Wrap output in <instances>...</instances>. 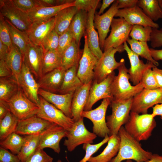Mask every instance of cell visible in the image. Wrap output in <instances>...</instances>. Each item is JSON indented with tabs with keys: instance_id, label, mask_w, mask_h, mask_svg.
Returning <instances> with one entry per match:
<instances>
[{
	"instance_id": "obj_5",
	"label": "cell",
	"mask_w": 162,
	"mask_h": 162,
	"mask_svg": "<svg viewBox=\"0 0 162 162\" xmlns=\"http://www.w3.org/2000/svg\"><path fill=\"white\" fill-rule=\"evenodd\" d=\"M125 51L123 44L116 48H110L104 51L101 57L98 59L94 69V77L93 80L100 83L109 75L118 69L121 65L125 64L122 58L119 62L116 61L115 55L116 52H122Z\"/></svg>"
},
{
	"instance_id": "obj_62",
	"label": "cell",
	"mask_w": 162,
	"mask_h": 162,
	"mask_svg": "<svg viewBox=\"0 0 162 162\" xmlns=\"http://www.w3.org/2000/svg\"><path fill=\"white\" fill-rule=\"evenodd\" d=\"M159 3L160 6V7H161V8L162 10V0H159Z\"/></svg>"
},
{
	"instance_id": "obj_30",
	"label": "cell",
	"mask_w": 162,
	"mask_h": 162,
	"mask_svg": "<svg viewBox=\"0 0 162 162\" xmlns=\"http://www.w3.org/2000/svg\"><path fill=\"white\" fill-rule=\"evenodd\" d=\"M5 61L12 72L13 77L18 83L23 56L19 48L13 43Z\"/></svg>"
},
{
	"instance_id": "obj_23",
	"label": "cell",
	"mask_w": 162,
	"mask_h": 162,
	"mask_svg": "<svg viewBox=\"0 0 162 162\" xmlns=\"http://www.w3.org/2000/svg\"><path fill=\"white\" fill-rule=\"evenodd\" d=\"M74 93L58 94L41 88H39L38 92L39 95L61 110L67 116L70 118L71 107Z\"/></svg>"
},
{
	"instance_id": "obj_13",
	"label": "cell",
	"mask_w": 162,
	"mask_h": 162,
	"mask_svg": "<svg viewBox=\"0 0 162 162\" xmlns=\"http://www.w3.org/2000/svg\"><path fill=\"white\" fill-rule=\"evenodd\" d=\"M0 14L19 30L26 32L32 24L26 12L16 7L10 0H0Z\"/></svg>"
},
{
	"instance_id": "obj_19",
	"label": "cell",
	"mask_w": 162,
	"mask_h": 162,
	"mask_svg": "<svg viewBox=\"0 0 162 162\" xmlns=\"http://www.w3.org/2000/svg\"><path fill=\"white\" fill-rule=\"evenodd\" d=\"M115 17L124 18L129 24L149 26L158 28L159 25L150 19L137 5L133 8L119 9Z\"/></svg>"
},
{
	"instance_id": "obj_49",
	"label": "cell",
	"mask_w": 162,
	"mask_h": 162,
	"mask_svg": "<svg viewBox=\"0 0 162 162\" xmlns=\"http://www.w3.org/2000/svg\"><path fill=\"white\" fill-rule=\"evenodd\" d=\"M53 158L48 155L43 149H37L26 162H52Z\"/></svg>"
},
{
	"instance_id": "obj_46",
	"label": "cell",
	"mask_w": 162,
	"mask_h": 162,
	"mask_svg": "<svg viewBox=\"0 0 162 162\" xmlns=\"http://www.w3.org/2000/svg\"><path fill=\"white\" fill-rule=\"evenodd\" d=\"M110 139L109 136H107L100 142L95 144L87 143L83 144L82 148L85 151V156L80 162H87L91 157L104 144L108 142Z\"/></svg>"
},
{
	"instance_id": "obj_6",
	"label": "cell",
	"mask_w": 162,
	"mask_h": 162,
	"mask_svg": "<svg viewBox=\"0 0 162 162\" xmlns=\"http://www.w3.org/2000/svg\"><path fill=\"white\" fill-rule=\"evenodd\" d=\"M10 111L19 120L36 115L38 106L29 99L20 87L17 93L6 102Z\"/></svg>"
},
{
	"instance_id": "obj_47",
	"label": "cell",
	"mask_w": 162,
	"mask_h": 162,
	"mask_svg": "<svg viewBox=\"0 0 162 162\" xmlns=\"http://www.w3.org/2000/svg\"><path fill=\"white\" fill-rule=\"evenodd\" d=\"M0 40L8 46L9 49L12 45L9 30L5 18L0 14Z\"/></svg>"
},
{
	"instance_id": "obj_14",
	"label": "cell",
	"mask_w": 162,
	"mask_h": 162,
	"mask_svg": "<svg viewBox=\"0 0 162 162\" xmlns=\"http://www.w3.org/2000/svg\"><path fill=\"white\" fill-rule=\"evenodd\" d=\"M67 131L57 124L53 123L39 135L37 149H44L48 148L57 154L60 152V142L66 137Z\"/></svg>"
},
{
	"instance_id": "obj_8",
	"label": "cell",
	"mask_w": 162,
	"mask_h": 162,
	"mask_svg": "<svg viewBox=\"0 0 162 162\" xmlns=\"http://www.w3.org/2000/svg\"><path fill=\"white\" fill-rule=\"evenodd\" d=\"M97 136L89 131L85 127L83 118L82 117L75 122L72 128L67 131V139L63 145L70 152H72L78 146L85 143H92Z\"/></svg>"
},
{
	"instance_id": "obj_50",
	"label": "cell",
	"mask_w": 162,
	"mask_h": 162,
	"mask_svg": "<svg viewBox=\"0 0 162 162\" xmlns=\"http://www.w3.org/2000/svg\"><path fill=\"white\" fill-rule=\"evenodd\" d=\"M99 0H75V6L78 10H82L88 12L96 8L100 2Z\"/></svg>"
},
{
	"instance_id": "obj_37",
	"label": "cell",
	"mask_w": 162,
	"mask_h": 162,
	"mask_svg": "<svg viewBox=\"0 0 162 162\" xmlns=\"http://www.w3.org/2000/svg\"><path fill=\"white\" fill-rule=\"evenodd\" d=\"M20 88L13 77H0V100L7 102L17 93Z\"/></svg>"
},
{
	"instance_id": "obj_22",
	"label": "cell",
	"mask_w": 162,
	"mask_h": 162,
	"mask_svg": "<svg viewBox=\"0 0 162 162\" xmlns=\"http://www.w3.org/2000/svg\"><path fill=\"white\" fill-rule=\"evenodd\" d=\"M54 17L48 20L32 23L26 32L31 43L36 46H40L45 37L54 29Z\"/></svg>"
},
{
	"instance_id": "obj_9",
	"label": "cell",
	"mask_w": 162,
	"mask_h": 162,
	"mask_svg": "<svg viewBox=\"0 0 162 162\" xmlns=\"http://www.w3.org/2000/svg\"><path fill=\"white\" fill-rule=\"evenodd\" d=\"M110 100L109 98L103 99L100 105L94 110H83L81 116L87 118L92 122L93 132L97 136L104 138L109 136L110 131L106 119V111L110 105Z\"/></svg>"
},
{
	"instance_id": "obj_58",
	"label": "cell",
	"mask_w": 162,
	"mask_h": 162,
	"mask_svg": "<svg viewBox=\"0 0 162 162\" xmlns=\"http://www.w3.org/2000/svg\"><path fill=\"white\" fill-rule=\"evenodd\" d=\"M151 55L153 59L157 61L162 60V49L156 50L153 48H150Z\"/></svg>"
},
{
	"instance_id": "obj_4",
	"label": "cell",
	"mask_w": 162,
	"mask_h": 162,
	"mask_svg": "<svg viewBox=\"0 0 162 162\" xmlns=\"http://www.w3.org/2000/svg\"><path fill=\"white\" fill-rule=\"evenodd\" d=\"M133 98L110 101V105L112 109V113L106 118V124L110 131L109 136L118 135L120 128L128 121Z\"/></svg>"
},
{
	"instance_id": "obj_48",
	"label": "cell",
	"mask_w": 162,
	"mask_h": 162,
	"mask_svg": "<svg viewBox=\"0 0 162 162\" xmlns=\"http://www.w3.org/2000/svg\"><path fill=\"white\" fill-rule=\"evenodd\" d=\"M152 68L147 69L143 74L141 81L144 88L154 89L159 88L153 74Z\"/></svg>"
},
{
	"instance_id": "obj_33",
	"label": "cell",
	"mask_w": 162,
	"mask_h": 162,
	"mask_svg": "<svg viewBox=\"0 0 162 162\" xmlns=\"http://www.w3.org/2000/svg\"><path fill=\"white\" fill-rule=\"evenodd\" d=\"M78 65L66 70L59 93L61 94L74 93L83 84L77 76Z\"/></svg>"
},
{
	"instance_id": "obj_27",
	"label": "cell",
	"mask_w": 162,
	"mask_h": 162,
	"mask_svg": "<svg viewBox=\"0 0 162 162\" xmlns=\"http://www.w3.org/2000/svg\"><path fill=\"white\" fill-rule=\"evenodd\" d=\"M75 6L74 1L70 3L51 7H38L26 13L32 23L48 20L54 17L61 10Z\"/></svg>"
},
{
	"instance_id": "obj_57",
	"label": "cell",
	"mask_w": 162,
	"mask_h": 162,
	"mask_svg": "<svg viewBox=\"0 0 162 162\" xmlns=\"http://www.w3.org/2000/svg\"><path fill=\"white\" fill-rule=\"evenodd\" d=\"M9 111H10L6 102L0 100V120L3 118Z\"/></svg>"
},
{
	"instance_id": "obj_45",
	"label": "cell",
	"mask_w": 162,
	"mask_h": 162,
	"mask_svg": "<svg viewBox=\"0 0 162 162\" xmlns=\"http://www.w3.org/2000/svg\"><path fill=\"white\" fill-rule=\"evenodd\" d=\"M74 40L73 34L69 27L67 31L59 35L58 46L56 51L61 57L71 45Z\"/></svg>"
},
{
	"instance_id": "obj_26",
	"label": "cell",
	"mask_w": 162,
	"mask_h": 162,
	"mask_svg": "<svg viewBox=\"0 0 162 162\" xmlns=\"http://www.w3.org/2000/svg\"><path fill=\"white\" fill-rule=\"evenodd\" d=\"M96 8L93 9L88 12L86 34L89 48L99 59L101 57L103 52L100 47L98 33L94 25V19Z\"/></svg>"
},
{
	"instance_id": "obj_63",
	"label": "cell",
	"mask_w": 162,
	"mask_h": 162,
	"mask_svg": "<svg viewBox=\"0 0 162 162\" xmlns=\"http://www.w3.org/2000/svg\"><path fill=\"white\" fill-rule=\"evenodd\" d=\"M57 162H62V160H58Z\"/></svg>"
},
{
	"instance_id": "obj_18",
	"label": "cell",
	"mask_w": 162,
	"mask_h": 162,
	"mask_svg": "<svg viewBox=\"0 0 162 162\" xmlns=\"http://www.w3.org/2000/svg\"><path fill=\"white\" fill-rule=\"evenodd\" d=\"M18 83L26 97L38 106L40 102L38 93L40 88L39 86L32 73L24 62Z\"/></svg>"
},
{
	"instance_id": "obj_40",
	"label": "cell",
	"mask_w": 162,
	"mask_h": 162,
	"mask_svg": "<svg viewBox=\"0 0 162 162\" xmlns=\"http://www.w3.org/2000/svg\"><path fill=\"white\" fill-rule=\"evenodd\" d=\"M61 67V57L56 50H49L44 53L42 65L43 75Z\"/></svg>"
},
{
	"instance_id": "obj_16",
	"label": "cell",
	"mask_w": 162,
	"mask_h": 162,
	"mask_svg": "<svg viewBox=\"0 0 162 162\" xmlns=\"http://www.w3.org/2000/svg\"><path fill=\"white\" fill-rule=\"evenodd\" d=\"M118 10V4L115 0L104 13L100 15L95 13L94 25L98 30L100 46L101 50H103L104 42L110 31L112 21Z\"/></svg>"
},
{
	"instance_id": "obj_20",
	"label": "cell",
	"mask_w": 162,
	"mask_h": 162,
	"mask_svg": "<svg viewBox=\"0 0 162 162\" xmlns=\"http://www.w3.org/2000/svg\"><path fill=\"white\" fill-rule=\"evenodd\" d=\"M53 123L35 115L25 119L19 120L15 132L25 135H40Z\"/></svg>"
},
{
	"instance_id": "obj_10",
	"label": "cell",
	"mask_w": 162,
	"mask_h": 162,
	"mask_svg": "<svg viewBox=\"0 0 162 162\" xmlns=\"http://www.w3.org/2000/svg\"><path fill=\"white\" fill-rule=\"evenodd\" d=\"M133 25L128 23L123 18H114L111 26L110 35L105 41L103 50L117 48L126 42Z\"/></svg>"
},
{
	"instance_id": "obj_52",
	"label": "cell",
	"mask_w": 162,
	"mask_h": 162,
	"mask_svg": "<svg viewBox=\"0 0 162 162\" xmlns=\"http://www.w3.org/2000/svg\"><path fill=\"white\" fill-rule=\"evenodd\" d=\"M0 162H21L17 155L10 152L7 149L0 148Z\"/></svg>"
},
{
	"instance_id": "obj_12",
	"label": "cell",
	"mask_w": 162,
	"mask_h": 162,
	"mask_svg": "<svg viewBox=\"0 0 162 162\" xmlns=\"http://www.w3.org/2000/svg\"><path fill=\"white\" fill-rule=\"evenodd\" d=\"M84 45L83 52L80 61L77 76L83 84L92 81L94 77V69L98 61L89 48L86 34L84 36Z\"/></svg>"
},
{
	"instance_id": "obj_35",
	"label": "cell",
	"mask_w": 162,
	"mask_h": 162,
	"mask_svg": "<svg viewBox=\"0 0 162 162\" xmlns=\"http://www.w3.org/2000/svg\"><path fill=\"white\" fill-rule=\"evenodd\" d=\"M40 135H25L20 151L17 155L21 162H26L35 152L38 146Z\"/></svg>"
},
{
	"instance_id": "obj_38",
	"label": "cell",
	"mask_w": 162,
	"mask_h": 162,
	"mask_svg": "<svg viewBox=\"0 0 162 162\" xmlns=\"http://www.w3.org/2000/svg\"><path fill=\"white\" fill-rule=\"evenodd\" d=\"M126 42L130 45L131 50L139 56L152 62L156 66L159 65L158 62L152 57L147 42L138 41L129 38Z\"/></svg>"
},
{
	"instance_id": "obj_31",
	"label": "cell",
	"mask_w": 162,
	"mask_h": 162,
	"mask_svg": "<svg viewBox=\"0 0 162 162\" xmlns=\"http://www.w3.org/2000/svg\"><path fill=\"white\" fill-rule=\"evenodd\" d=\"M78 10L75 6L67 7L60 10L54 16V29L59 35L68 29Z\"/></svg>"
},
{
	"instance_id": "obj_39",
	"label": "cell",
	"mask_w": 162,
	"mask_h": 162,
	"mask_svg": "<svg viewBox=\"0 0 162 162\" xmlns=\"http://www.w3.org/2000/svg\"><path fill=\"white\" fill-rule=\"evenodd\" d=\"M19 120L10 111L0 120V141L15 132Z\"/></svg>"
},
{
	"instance_id": "obj_54",
	"label": "cell",
	"mask_w": 162,
	"mask_h": 162,
	"mask_svg": "<svg viewBox=\"0 0 162 162\" xmlns=\"http://www.w3.org/2000/svg\"><path fill=\"white\" fill-rule=\"evenodd\" d=\"M119 9L133 8L137 5L138 0H116Z\"/></svg>"
},
{
	"instance_id": "obj_25",
	"label": "cell",
	"mask_w": 162,
	"mask_h": 162,
	"mask_svg": "<svg viewBox=\"0 0 162 162\" xmlns=\"http://www.w3.org/2000/svg\"><path fill=\"white\" fill-rule=\"evenodd\" d=\"M66 71L60 67L44 75L38 82L40 88L52 93L59 92Z\"/></svg>"
},
{
	"instance_id": "obj_43",
	"label": "cell",
	"mask_w": 162,
	"mask_h": 162,
	"mask_svg": "<svg viewBox=\"0 0 162 162\" xmlns=\"http://www.w3.org/2000/svg\"><path fill=\"white\" fill-rule=\"evenodd\" d=\"M17 8L27 13L38 7H46L42 0H10Z\"/></svg>"
},
{
	"instance_id": "obj_11",
	"label": "cell",
	"mask_w": 162,
	"mask_h": 162,
	"mask_svg": "<svg viewBox=\"0 0 162 162\" xmlns=\"http://www.w3.org/2000/svg\"><path fill=\"white\" fill-rule=\"evenodd\" d=\"M162 104V88H143L133 98L131 111L139 114L147 113L148 110Z\"/></svg>"
},
{
	"instance_id": "obj_56",
	"label": "cell",
	"mask_w": 162,
	"mask_h": 162,
	"mask_svg": "<svg viewBox=\"0 0 162 162\" xmlns=\"http://www.w3.org/2000/svg\"><path fill=\"white\" fill-rule=\"evenodd\" d=\"M9 50L8 46L0 40V60H5Z\"/></svg>"
},
{
	"instance_id": "obj_21",
	"label": "cell",
	"mask_w": 162,
	"mask_h": 162,
	"mask_svg": "<svg viewBox=\"0 0 162 162\" xmlns=\"http://www.w3.org/2000/svg\"><path fill=\"white\" fill-rule=\"evenodd\" d=\"M44 52L41 46L31 43L28 46L23 56V62L36 79L43 76L42 65Z\"/></svg>"
},
{
	"instance_id": "obj_36",
	"label": "cell",
	"mask_w": 162,
	"mask_h": 162,
	"mask_svg": "<svg viewBox=\"0 0 162 162\" xmlns=\"http://www.w3.org/2000/svg\"><path fill=\"white\" fill-rule=\"evenodd\" d=\"M137 5L153 21L162 19V10L158 0H138Z\"/></svg>"
},
{
	"instance_id": "obj_7",
	"label": "cell",
	"mask_w": 162,
	"mask_h": 162,
	"mask_svg": "<svg viewBox=\"0 0 162 162\" xmlns=\"http://www.w3.org/2000/svg\"><path fill=\"white\" fill-rule=\"evenodd\" d=\"M39 98V109L36 114L38 116L56 123L68 131L72 128L75 122L73 119L40 96Z\"/></svg>"
},
{
	"instance_id": "obj_15",
	"label": "cell",
	"mask_w": 162,
	"mask_h": 162,
	"mask_svg": "<svg viewBox=\"0 0 162 162\" xmlns=\"http://www.w3.org/2000/svg\"><path fill=\"white\" fill-rule=\"evenodd\" d=\"M115 75V72L113 71L100 83L95 80H92L88 99L84 111L92 110L94 104L100 99L109 98L110 101L112 100L111 85Z\"/></svg>"
},
{
	"instance_id": "obj_34",
	"label": "cell",
	"mask_w": 162,
	"mask_h": 162,
	"mask_svg": "<svg viewBox=\"0 0 162 162\" xmlns=\"http://www.w3.org/2000/svg\"><path fill=\"white\" fill-rule=\"evenodd\" d=\"M5 18L12 43L19 48L24 56L28 46L31 43L27 33L26 32L19 30L9 20Z\"/></svg>"
},
{
	"instance_id": "obj_61",
	"label": "cell",
	"mask_w": 162,
	"mask_h": 162,
	"mask_svg": "<svg viewBox=\"0 0 162 162\" xmlns=\"http://www.w3.org/2000/svg\"><path fill=\"white\" fill-rule=\"evenodd\" d=\"M125 162H133L132 160H126ZM145 162H162V156L157 154H153L152 158L149 160Z\"/></svg>"
},
{
	"instance_id": "obj_32",
	"label": "cell",
	"mask_w": 162,
	"mask_h": 162,
	"mask_svg": "<svg viewBox=\"0 0 162 162\" xmlns=\"http://www.w3.org/2000/svg\"><path fill=\"white\" fill-rule=\"evenodd\" d=\"M83 52V50L80 49V46L74 39L61 57V67L66 70L79 65Z\"/></svg>"
},
{
	"instance_id": "obj_53",
	"label": "cell",
	"mask_w": 162,
	"mask_h": 162,
	"mask_svg": "<svg viewBox=\"0 0 162 162\" xmlns=\"http://www.w3.org/2000/svg\"><path fill=\"white\" fill-rule=\"evenodd\" d=\"M0 77H13L12 72L5 60H0Z\"/></svg>"
},
{
	"instance_id": "obj_28",
	"label": "cell",
	"mask_w": 162,
	"mask_h": 162,
	"mask_svg": "<svg viewBox=\"0 0 162 162\" xmlns=\"http://www.w3.org/2000/svg\"><path fill=\"white\" fill-rule=\"evenodd\" d=\"M107 145L102 152L94 157L92 156L88 162H110L117 154L118 152L120 138L118 135L110 136Z\"/></svg>"
},
{
	"instance_id": "obj_44",
	"label": "cell",
	"mask_w": 162,
	"mask_h": 162,
	"mask_svg": "<svg viewBox=\"0 0 162 162\" xmlns=\"http://www.w3.org/2000/svg\"><path fill=\"white\" fill-rule=\"evenodd\" d=\"M59 35L53 29L44 38L40 46L45 53L49 50H56L58 46Z\"/></svg>"
},
{
	"instance_id": "obj_17",
	"label": "cell",
	"mask_w": 162,
	"mask_h": 162,
	"mask_svg": "<svg viewBox=\"0 0 162 162\" xmlns=\"http://www.w3.org/2000/svg\"><path fill=\"white\" fill-rule=\"evenodd\" d=\"M123 45L130 63V68L128 69L130 80L135 86L140 82L143 74L147 69L152 68L155 66L149 61L144 63L139 58V56L129 48L127 42L124 43Z\"/></svg>"
},
{
	"instance_id": "obj_2",
	"label": "cell",
	"mask_w": 162,
	"mask_h": 162,
	"mask_svg": "<svg viewBox=\"0 0 162 162\" xmlns=\"http://www.w3.org/2000/svg\"><path fill=\"white\" fill-rule=\"evenodd\" d=\"M156 126V122L152 114L140 115L131 111L124 127L130 135L140 142L148 140Z\"/></svg>"
},
{
	"instance_id": "obj_41",
	"label": "cell",
	"mask_w": 162,
	"mask_h": 162,
	"mask_svg": "<svg viewBox=\"0 0 162 162\" xmlns=\"http://www.w3.org/2000/svg\"><path fill=\"white\" fill-rule=\"evenodd\" d=\"M24 141V137L14 132L0 141V147L9 150L14 154L17 155L20 151Z\"/></svg>"
},
{
	"instance_id": "obj_59",
	"label": "cell",
	"mask_w": 162,
	"mask_h": 162,
	"mask_svg": "<svg viewBox=\"0 0 162 162\" xmlns=\"http://www.w3.org/2000/svg\"><path fill=\"white\" fill-rule=\"evenodd\" d=\"M154 117L159 116L162 120V104H158L153 107V111L152 113Z\"/></svg>"
},
{
	"instance_id": "obj_55",
	"label": "cell",
	"mask_w": 162,
	"mask_h": 162,
	"mask_svg": "<svg viewBox=\"0 0 162 162\" xmlns=\"http://www.w3.org/2000/svg\"><path fill=\"white\" fill-rule=\"evenodd\" d=\"M152 69L158 87L162 88V69L158 68L156 66Z\"/></svg>"
},
{
	"instance_id": "obj_1",
	"label": "cell",
	"mask_w": 162,
	"mask_h": 162,
	"mask_svg": "<svg viewBox=\"0 0 162 162\" xmlns=\"http://www.w3.org/2000/svg\"><path fill=\"white\" fill-rule=\"evenodd\" d=\"M118 135L120 138L119 150L117 155L110 162H122L128 160L145 162L152 158L153 154L143 149L140 142L130 135L124 126L120 128Z\"/></svg>"
},
{
	"instance_id": "obj_60",
	"label": "cell",
	"mask_w": 162,
	"mask_h": 162,
	"mask_svg": "<svg viewBox=\"0 0 162 162\" xmlns=\"http://www.w3.org/2000/svg\"><path fill=\"white\" fill-rule=\"evenodd\" d=\"M115 0H103L100 9L98 13L100 15L103 14L104 10L108 7L109 5L113 3Z\"/></svg>"
},
{
	"instance_id": "obj_51",
	"label": "cell",
	"mask_w": 162,
	"mask_h": 162,
	"mask_svg": "<svg viewBox=\"0 0 162 162\" xmlns=\"http://www.w3.org/2000/svg\"><path fill=\"white\" fill-rule=\"evenodd\" d=\"M150 41V45L152 48L162 46V28L160 29L152 28Z\"/></svg>"
},
{
	"instance_id": "obj_24",
	"label": "cell",
	"mask_w": 162,
	"mask_h": 162,
	"mask_svg": "<svg viewBox=\"0 0 162 162\" xmlns=\"http://www.w3.org/2000/svg\"><path fill=\"white\" fill-rule=\"evenodd\" d=\"M92 82L83 84L74 93L71 107V118L75 122L82 117L81 114L87 103Z\"/></svg>"
},
{
	"instance_id": "obj_29",
	"label": "cell",
	"mask_w": 162,
	"mask_h": 162,
	"mask_svg": "<svg viewBox=\"0 0 162 162\" xmlns=\"http://www.w3.org/2000/svg\"><path fill=\"white\" fill-rule=\"evenodd\" d=\"M88 13L84 10H78L69 26L74 39L79 46L81 38L86 33Z\"/></svg>"
},
{
	"instance_id": "obj_3",
	"label": "cell",
	"mask_w": 162,
	"mask_h": 162,
	"mask_svg": "<svg viewBox=\"0 0 162 162\" xmlns=\"http://www.w3.org/2000/svg\"><path fill=\"white\" fill-rule=\"evenodd\" d=\"M118 69V74L115 76L111 85L112 100H123L133 98L144 88L141 82L134 86L131 85L128 69L125 64L120 66Z\"/></svg>"
},
{
	"instance_id": "obj_42",
	"label": "cell",
	"mask_w": 162,
	"mask_h": 162,
	"mask_svg": "<svg viewBox=\"0 0 162 162\" xmlns=\"http://www.w3.org/2000/svg\"><path fill=\"white\" fill-rule=\"evenodd\" d=\"M152 28L149 26H144L134 25L133 26L129 36L131 39L142 42L150 41Z\"/></svg>"
}]
</instances>
